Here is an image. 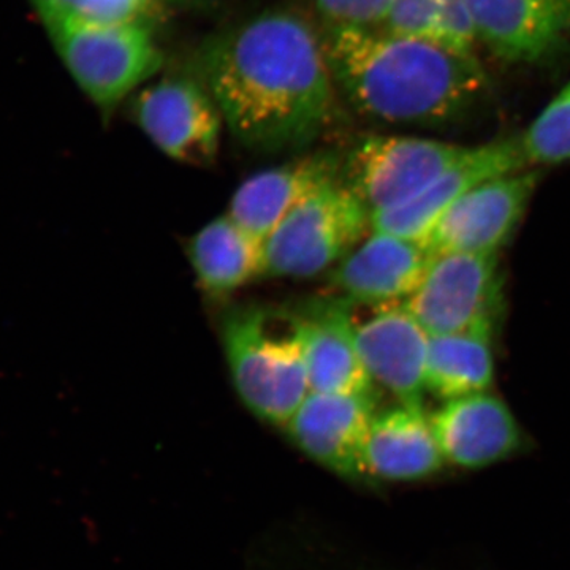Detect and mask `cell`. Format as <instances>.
I'll return each mask as SVG.
<instances>
[{
  "mask_svg": "<svg viewBox=\"0 0 570 570\" xmlns=\"http://www.w3.org/2000/svg\"><path fill=\"white\" fill-rule=\"evenodd\" d=\"M197 73L230 134L253 151L309 145L335 108L322 31L291 9L262 11L206 40Z\"/></svg>",
  "mask_w": 570,
  "mask_h": 570,
  "instance_id": "6da1fadb",
  "label": "cell"
},
{
  "mask_svg": "<svg viewBox=\"0 0 570 570\" xmlns=\"http://www.w3.org/2000/svg\"><path fill=\"white\" fill-rule=\"evenodd\" d=\"M336 91L390 124L455 121L479 102L485 71L474 52L382 28H322Z\"/></svg>",
  "mask_w": 570,
  "mask_h": 570,
  "instance_id": "7a4b0ae2",
  "label": "cell"
},
{
  "mask_svg": "<svg viewBox=\"0 0 570 570\" xmlns=\"http://www.w3.org/2000/svg\"><path fill=\"white\" fill-rule=\"evenodd\" d=\"M223 343L245 406L269 425L285 428L311 393L298 311L238 307L224 318Z\"/></svg>",
  "mask_w": 570,
  "mask_h": 570,
  "instance_id": "3957f363",
  "label": "cell"
},
{
  "mask_svg": "<svg viewBox=\"0 0 570 570\" xmlns=\"http://www.w3.org/2000/svg\"><path fill=\"white\" fill-rule=\"evenodd\" d=\"M56 51L99 110L112 108L148 85L164 67L149 24H105L33 0Z\"/></svg>",
  "mask_w": 570,
  "mask_h": 570,
  "instance_id": "277c9868",
  "label": "cell"
},
{
  "mask_svg": "<svg viewBox=\"0 0 570 570\" xmlns=\"http://www.w3.org/2000/svg\"><path fill=\"white\" fill-rule=\"evenodd\" d=\"M371 228V214L343 178L318 190L265 239V276L313 277L336 266Z\"/></svg>",
  "mask_w": 570,
  "mask_h": 570,
  "instance_id": "5b68a950",
  "label": "cell"
},
{
  "mask_svg": "<svg viewBox=\"0 0 570 570\" xmlns=\"http://www.w3.org/2000/svg\"><path fill=\"white\" fill-rule=\"evenodd\" d=\"M469 149L430 138L367 135L344 157L341 178L373 214L422 193Z\"/></svg>",
  "mask_w": 570,
  "mask_h": 570,
  "instance_id": "8992f818",
  "label": "cell"
},
{
  "mask_svg": "<svg viewBox=\"0 0 570 570\" xmlns=\"http://www.w3.org/2000/svg\"><path fill=\"white\" fill-rule=\"evenodd\" d=\"M132 112L146 137L176 163L204 167L216 159L224 116L200 75L149 81L135 96Z\"/></svg>",
  "mask_w": 570,
  "mask_h": 570,
  "instance_id": "52a82bcc",
  "label": "cell"
},
{
  "mask_svg": "<svg viewBox=\"0 0 570 570\" xmlns=\"http://www.w3.org/2000/svg\"><path fill=\"white\" fill-rule=\"evenodd\" d=\"M498 254H433L404 305L430 336L493 325L501 305Z\"/></svg>",
  "mask_w": 570,
  "mask_h": 570,
  "instance_id": "ba28073f",
  "label": "cell"
},
{
  "mask_svg": "<svg viewBox=\"0 0 570 570\" xmlns=\"http://www.w3.org/2000/svg\"><path fill=\"white\" fill-rule=\"evenodd\" d=\"M347 305L356 347L373 382L400 404L422 406L430 344L425 328L404 303L362 305L347 299Z\"/></svg>",
  "mask_w": 570,
  "mask_h": 570,
  "instance_id": "9c48e42d",
  "label": "cell"
},
{
  "mask_svg": "<svg viewBox=\"0 0 570 570\" xmlns=\"http://www.w3.org/2000/svg\"><path fill=\"white\" fill-rule=\"evenodd\" d=\"M540 171L521 170L479 184L461 197L428 236L431 254H498L523 219Z\"/></svg>",
  "mask_w": 570,
  "mask_h": 570,
  "instance_id": "30bf717a",
  "label": "cell"
},
{
  "mask_svg": "<svg viewBox=\"0 0 570 570\" xmlns=\"http://www.w3.org/2000/svg\"><path fill=\"white\" fill-rule=\"evenodd\" d=\"M520 138L471 146L466 156L403 204L371 214V230L423 243L439 220L479 184L527 167Z\"/></svg>",
  "mask_w": 570,
  "mask_h": 570,
  "instance_id": "8fae6325",
  "label": "cell"
},
{
  "mask_svg": "<svg viewBox=\"0 0 570 570\" xmlns=\"http://www.w3.org/2000/svg\"><path fill=\"white\" fill-rule=\"evenodd\" d=\"M374 415L373 395L311 392L284 430L322 466L341 478L366 480L363 450Z\"/></svg>",
  "mask_w": 570,
  "mask_h": 570,
  "instance_id": "7c38bea8",
  "label": "cell"
},
{
  "mask_svg": "<svg viewBox=\"0 0 570 570\" xmlns=\"http://www.w3.org/2000/svg\"><path fill=\"white\" fill-rule=\"evenodd\" d=\"M431 257L423 243L371 230L333 269L332 283L348 302L404 303L419 287Z\"/></svg>",
  "mask_w": 570,
  "mask_h": 570,
  "instance_id": "4fadbf2b",
  "label": "cell"
},
{
  "mask_svg": "<svg viewBox=\"0 0 570 570\" xmlns=\"http://www.w3.org/2000/svg\"><path fill=\"white\" fill-rule=\"evenodd\" d=\"M479 39L510 62H539L570 43V0H469Z\"/></svg>",
  "mask_w": 570,
  "mask_h": 570,
  "instance_id": "5bb4252c",
  "label": "cell"
},
{
  "mask_svg": "<svg viewBox=\"0 0 570 570\" xmlns=\"http://www.w3.org/2000/svg\"><path fill=\"white\" fill-rule=\"evenodd\" d=\"M335 153L306 154L250 176L236 190L228 214L257 238H268L285 217L318 190L341 178Z\"/></svg>",
  "mask_w": 570,
  "mask_h": 570,
  "instance_id": "9a60e30c",
  "label": "cell"
},
{
  "mask_svg": "<svg viewBox=\"0 0 570 570\" xmlns=\"http://www.w3.org/2000/svg\"><path fill=\"white\" fill-rule=\"evenodd\" d=\"M430 419L444 460L455 466H491L521 445L515 415L501 397L489 392L445 401Z\"/></svg>",
  "mask_w": 570,
  "mask_h": 570,
  "instance_id": "2e32d148",
  "label": "cell"
},
{
  "mask_svg": "<svg viewBox=\"0 0 570 570\" xmlns=\"http://www.w3.org/2000/svg\"><path fill=\"white\" fill-rule=\"evenodd\" d=\"M302 317L311 392L373 395L374 382L360 356L347 299H316Z\"/></svg>",
  "mask_w": 570,
  "mask_h": 570,
  "instance_id": "e0dca14e",
  "label": "cell"
},
{
  "mask_svg": "<svg viewBox=\"0 0 570 570\" xmlns=\"http://www.w3.org/2000/svg\"><path fill=\"white\" fill-rule=\"evenodd\" d=\"M431 419L422 406H400L374 415L363 450L367 480L415 482L444 464Z\"/></svg>",
  "mask_w": 570,
  "mask_h": 570,
  "instance_id": "ac0fdd59",
  "label": "cell"
},
{
  "mask_svg": "<svg viewBox=\"0 0 570 570\" xmlns=\"http://www.w3.org/2000/svg\"><path fill=\"white\" fill-rule=\"evenodd\" d=\"M189 258L198 284L208 294H230L265 276L264 239L250 234L228 213L193 236Z\"/></svg>",
  "mask_w": 570,
  "mask_h": 570,
  "instance_id": "d6986e66",
  "label": "cell"
},
{
  "mask_svg": "<svg viewBox=\"0 0 570 570\" xmlns=\"http://www.w3.org/2000/svg\"><path fill=\"white\" fill-rule=\"evenodd\" d=\"M494 377L493 325L430 336L426 390L442 400L489 392Z\"/></svg>",
  "mask_w": 570,
  "mask_h": 570,
  "instance_id": "ffe728a7",
  "label": "cell"
},
{
  "mask_svg": "<svg viewBox=\"0 0 570 570\" xmlns=\"http://www.w3.org/2000/svg\"><path fill=\"white\" fill-rule=\"evenodd\" d=\"M528 165L570 163V81L520 137Z\"/></svg>",
  "mask_w": 570,
  "mask_h": 570,
  "instance_id": "44dd1931",
  "label": "cell"
},
{
  "mask_svg": "<svg viewBox=\"0 0 570 570\" xmlns=\"http://www.w3.org/2000/svg\"><path fill=\"white\" fill-rule=\"evenodd\" d=\"M160 6V0H73L67 11L105 24L153 26Z\"/></svg>",
  "mask_w": 570,
  "mask_h": 570,
  "instance_id": "7402d4cb",
  "label": "cell"
},
{
  "mask_svg": "<svg viewBox=\"0 0 570 570\" xmlns=\"http://www.w3.org/2000/svg\"><path fill=\"white\" fill-rule=\"evenodd\" d=\"M377 28L441 43L436 0H393L384 21Z\"/></svg>",
  "mask_w": 570,
  "mask_h": 570,
  "instance_id": "603a6c76",
  "label": "cell"
},
{
  "mask_svg": "<svg viewBox=\"0 0 570 570\" xmlns=\"http://www.w3.org/2000/svg\"><path fill=\"white\" fill-rule=\"evenodd\" d=\"M393 0H314L322 28H377Z\"/></svg>",
  "mask_w": 570,
  "mask_h": 570,
  "instance_id": "cb8c5ba5",
  "label": "cell"
},
{
  "mask_svg": "<svg viewBox=\"0 0 570 570\" xmlns=\"http://www.w3.org/2000/svg\"><path fill=\"white\" fill-rule=\"evenodd\" d=\"M441 43L453 50L474 51L479 39L469 0H436Z\"/></svg>",
  "mask_w": 570,
  "mask_h": 570,
  "instance_id": "d4e9b609",
  "label": "cell"
},
{
  "mask_svg": "<svg viewBox=\"0 0 570 570\" xmlns=\"http://www.w3.org/2000/svg\"><path fill=\"white\" fill-rule=\"evenodd\" d=\"M37 2L50 3V6L58 7V9L69 10L73 0H37Z\"/></svg>",
  "mask_w": 570,
  "mask_h": 570,
  "instance_id": "484cf974",
  "label": "cell"
},
{
  "mask_svg": "<svg viewBox=\"0 0 570 570\" xmlns=\"http://www.w3.org/2000/svg\"><path fill=\"white\" fill-rule=\"evenodd\" d=\"M160 2H184V0H160Z\"/></svg>",
  "mask_w": 570,
  "mask_h": 570,
  "instance_id": "4316f807",
  "label": "cell"
}]
</instances>
